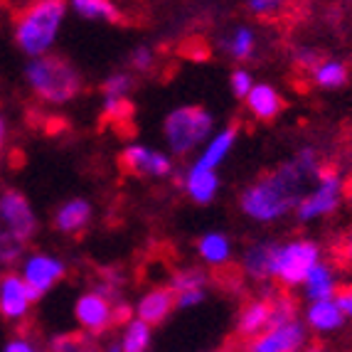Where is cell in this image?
<instances>
[{
    "label": "cell",
    "mask_w": 352,
    "mask_h": 352,
    "mask_svg": "<svg viewBox=\"0 0 352 352\" xmlns=\"http://www.w3.org/2000/svg\"><path fill=\"white\" fill-rule=\"evenodd\" d=\"M294 0H247V10L249 15L258 20H271L278 18Z\"/></svg>",
    "instance_id": "d6a6232c"
},
{
    "label": "cell",
    "mask_w": 352,
    "mask_h": 352,
    "mask_svg": "<svg viewBox=\"0 0 352 352\" xmlns=\"http://www.w3.org/2000/svg\"><path fill=\"white\" fill-rule=\"evenodd\" d=\"M8 135H10V129H8V118L0 113V151L6 148L8 143Z\"/></svg>",
    "instance_id": "b9f144b4"
},
{
    "label": "cell",
    "mask_w": 352,
    "mask_h": 352,
    "mask_svg": "<svg viewBox=\"0 0 352 352\" xmlns=\"http://www.w3.org/2000/svg\"><path fill=\"white\" fill-rule=\"evenodd\" d=\"M318 261H323V244L313 236H291L281 239L274 258V283L283 291H296L303 286Z\"/></svg>",
    "instance_id": "8992f818"
},
{
    "label": "cell",
    "mask_w": 352,
    "mask_h": 352,
    "mask_svg": "<svg viewBox=\"0 0 352 352\" xmlns=\"http://www.w3.org/2000/svg\"><path fill=\"white\" fill-rule=\"evenodd\" d=\"M236 141H239V129L236 126H222L212 133V138L205 143V146L197 151L195 160L190 165L200 168V170H217L229 160L232 151L236 148Z\"/></svg>",
    "instance_id": "2e32d148"
},
{
    "label": "cell",
    "mask_w": 352,
    "mask_h": 352,
    "mask_svg": "<svg viewBox=\"0 0 352 352\" xmlns=\"http://www.w3.org/2000/svg\"><path fill=\"white\" fill-rule=\"evenodd\" d=\"M303 352H333V350H328V347H323V345H313V347L308 345Z\"/></svg>",
    "instance_id": "7bdbcfd3"
},
{
    "label": "cell",
    "mask_w": 352,
    "mask_h": 352,
    "mask_svg": "<svg viewBox=\"0 0 352 352\" xmlns=\"http://www.w3.org/2000/svg\"><path fill=\"white\" fill-rule=\"evenodd\" d=\"M69 12L84 23H101V25H118L124 20L121 8L113 0H67Z\"/></svg>",
    "instance_id": "d4e9b609"
},
{
    "label": "cell",
    "mask_w": 352,
    "mask_h": 352,
    "mask_svg": "<svg viewBox=\"0 0 352 352\" xmlns=\"http://www.w3.org/2000/svg\"><path fill=\"white\" fill-rule=\"evenodd\" d=\"M3 236H6V232H3V227H0V241H3Z\"/></svg>",
    "instance_id": "7dc6e473"
},
{
    "label": "cell",
    "mask_w": 352,
    "mask_h": 352,
    "mask_svg": "<svg viewBox=\"0 0 352 352\" xmlns=\"http://www.w3.org/2000/svg\"><path fill=\"white\" fill-rule=\"evenodd\" d=\"M219 50L227 59L241 65V62H249L254 59L258 50V32L247 23H236L219 37Z\"/></svg>",
    "instance_id": "ffe728a7"
},
{
    "label": "cell",
    "mask_w": 352,
    "mask_h": 352,
    "mask_svg": "<svg viewBox=\"0 0 352 352\" xmlns=\"http://www.w3.org/2000/svg\"><path fill=\"white\" fill-rule=\"evenodd\" d=\"M3 352H47V347H42L32 335L20 333L8 338L6 345H3Z\"/></svg>",
    "instance_id": "d590c367"
},
{
    "label": "cell",
    "mask_w": 352,
    "mask_h": 352,
    "mask_svg": "<svg viewBox=\"0 0 352 352\" xmlns=\"http://www.w3.org/2000/svg\"><path fill=\"white\" fill-rule=\"evenodd\" d=\"M347 197H350V200H352V177H350V180H347Z\"/></svg>",
    "instance_id": "bcb514c9"
},
{
    "label": "cell",
    "mask_w": 352,
    "mask_h": 352,
    "mask_svg": "<svg viewBox=\"0 0 352 352\" xmlns=\"http://www.w3.org/2000/svg\"><path fill=\"white\" fill-rule=\"evenodd\" d=\"M323 168L320 151L311 143L300 146L298 151L271 168L269 173L258 175L239 192V212L254 224H276L294 214L296 205Z\"/></svg>",
    "instance_id": "6da1fadb"
},
{
    "label": "cell",
    "mask_w": 352,
    "mask_h": 352,
    "mask_svg": "<svg viewBox=\"0 0 352 352\" xmlns=\"http://www.w3.org/2000/svg\"><path fill=\"white\" fill-rule=\"evenodd\" d=\"M195 254L205 269H224L234 261V241L224 229H207L195 241Z\"/></svg>",
    "instance_id": "ac0fdd59"
},
{
    "label": "cell",
    "mask_w": 352,
    "mask_h": 352,
    "mask_svg": "<svg viewBox=\"0 0 352 352\" xmlns=\"http://www.w3.org/2000/svg\"><path fill=\"white\" fill-rule=\"evenodd\" d=\"M300 318L298 303L291 294H278L276 298H271V325H281L288 320Z\"/></svg>",
    "instance_id": "f546056e"
},
{
    "label": "cell",
    "mask_w": 352,
    "mask_h": 352,
    "mask_svg": "<svg viewBox=\"0 0 352 352\" xmlns=\"http://www.w3.org/2000/svg\"><path fill=\"white\" fill-rule=\"evenodd\" d=\"M300 318H303L308 333L316 335V338H330V335L340 333V330L347 325V320L342 318L335 298L311 300V303H305V311L300 313Z\"/></svg>",
    "instance_id": "e0dca14e"
},
{
    "label": "cell",
    "mask_w": 352,
    "mask_h": 352,
    "mask_svg": "<svg viewBox=\"0 0 352 352\" xmlns=\"http://www.w3.org/2000/svg\"><path fill=\"white\" fill-rule=\"evenodd\" d=\"M74 320L87 338H99V335L109 333L118 320V308L111 298L91 291H84L79 298L74 300Z\"/></svg>",
    "instance_id": "30bf717a"
},
{
    "label": "cell",
    "mask_w": 352,
    "mask_h": 352,
    "mask_svg": "<svg viewBox=\"0 0 352 352\" xmlns=\"http://www.w3.org/2000/svg\"><path fill=\"white\" fill-rule=\"evenodd\" d=\"M347 197V180L338 168L323 165L318 175L313 177V182L308 185V190L303 192V197L296 205L294 217L300 224H316L320 219L333 217L335 212L340 210L342 202Z\"/></svg>",
    "instance_id": "5b68a950"
},
{
    "label": "cell",
    "mask_w": 352,
    "mask_h": 352,
    "mask_svg": "<svg viewBox=\"0 0 352 352\" xmlns=\"http://www.w3.org/2000/svg\"><path fill=\"white\" fill-rule=\"evenodd\" d=\"M340 258L345 261L347 266H352V224L345 229V234H342V239H340Z\"/></svg>",
    "instance_id": "60d3db41"
},
{
    "label": "cell",
    "mask_w": 352,
    "mask_h": 352,
    "mask_svg": "<svg viewBox=\"0 0 352 352\" xmlns=\"http://www.w3.org/2000/svg\"><path fill=\"white\" fill-rule=\"evenodd\" d=\"M254 84H256V79H254L252 69H247V67L236 65L234 69L229 72V91H232V96L239 101H244L249 96V91L254 89Z\"/></svg>",
    "instance_id": "4dcf8cb0"
},
{
    "label": "cell",
    "mask_w": 352,
    "mask_h": 352,
    "mask_svg": "<svg viewBox=\"0 0 352 352\" xmlns=\"http://www.w3.org/2000/svg\"><path fill=\"white\" fill-rule=\"evenodd\" d=\"M129 113V101H116V99H101V116L109 121H121Z\"/></svg>",
    "instance_id": "f35d334b"
},
{
    "label": "cell",
    "mask_w": 352,
    "mask_h": 352,
    "mask_svg": "<svg viewBox=\"0 0 352 352\" xmlns=\"http://www.w3.org/2000/svg\"><path fill=\"white\" fill-rule=\"evenodd\" d=\"M271 325V298L261 296V298H252L241 305L239 316H236L234 333L241 340H252L256 335H261Z\"/></svg>",
    "instance_id": "7402d4cb"
},
{
    "label": "cell",
    "mask_w": 352,
    "mask_h": 352,
    "mask_svg": "<svg viewBox=\"0 0 352 352\" xmlns=\"http://www.w3.org/2000/svg\"><path fill=\"white\" fill-rule=\"evenodd\" d=\"M0 227L6 232V236L15 241H28L35 239L37 229H40V219L28 200V195L23 190H3L0 192Z\"/></svg>",
    "instance_id": "ba28073f"
},
{
    "label": "cell",
    "mask_w": 352,
    "mask_h": 352,
    "mask_svg": "<svg viewBox=\"0 0 352 352\" xmlns=\"http://www.w3.org/2000/svg\"><path fill=\"white\" fill-rule=\"evenodd\" d=\"M308 76L313 87H318L320 91H340L350 84V65L340 57H323Z\"/></svg>",
    "instance_id": "cb8c5ba5"
},
{
    "label": "cell",
    "mask_w": 352,
    "mask_h": 352,
    "mask_svg": "<svg viewBox=\"0 0 352 352\" xmlns=\"http://www.w3.org/2000/svg\"><path fill=\"white\" fill-rule=\"evenodd\" d=\"M173 294H185V291H210V274H207L205 266L190 264L180 266V269L173 271L170 281H168Z\"/></svg>",
    "instance_id": "4316f807"
},
{
    "label": "cell",
    "mask_w": 352,
    "mask_h": 352,
    "mask_svg": "<svg viewBox=\"0 0 352 352\" xmlns=\"http://www.w3.org/2000/svg\"><path fill=\"white\" fill-rule=\"evenodd\" d=\"M118 347L121 352H151L153 347V328L138 318L131 316L124 325H121V335H118Z\"/></svg>",
    "instance_id": "484cf974"
},
{
    "label": "cell",
    "mask_w": 352,
    "mask_h": 352,
    "mask_svg": "<svg viewBox=\"0 0 352 352\" xmlns=\"http://www.w3.org/2000/svg\"><path fill=\"white\" fill-rule=\"evenodd\" d=\"M91 219H94V205L87 197H69L57 205L52 214V227L59 234L76 236L91 224Z\"/></svg>",
    "instance_id": "d6986e66"
},
{
    "label": "cell",
    "mask_w": 352,
    "mask_h": 352,
    "mask_svg": "<svg viewBox=\"0 0 352 352\" xmlns=\"http://www.w3.org/2000/svg\"><path fill=\"white\" fill-rule=\"evenodd\" d=\"M69 15L67 0H30L12 20L15 47L28 59L50 54L57 45Z\"/></svg>",
    "instance_id": "7a4b0ae2"
},
{
    "label": "cell",
    "mask_w": 352,
    "mask_h": 352,
    "mask_svg": "<svg viewBox=\"0 0 352 352\" xmlns=\"http://www.w3.org/2000/svg\"><path fill=\"white\" fill-rule=\"evenodd\" d=\"M180 188L192 205L207 207L222 192V175L217 170H200L195 165H188L180 175Z\"/></svg>",
    "instance_id": "9a60e30c"
},
{
    "label": "cell",
    "mask_w": 352,
    "mask_h": 352,
    "mask_svg": "<svg viewBox=\"0 0 352 352\" xmlns=\"http://www.w3.org/2000/svg\"><path fill=\"white\" fill-rule=\"evenodd\" d=\"M158 65V52L151 45H135L129 52V69L131 74H151Z\"/></svg>",
    "instance_id": "f1b7e54d"
},
{
    "label": "cell",
    "mask_w": 352,
    "mask_h": 352,
    "mask_svg": "<svg viewBox=\"0 0 352 352\" xmlns=\"http://www.w3.org/2000/svg\"><path fill=\"white\" fill-rule=\"evenodd\" d=\"M135 89V74L124 69H116L106 76L101 84V99H116V101H129V96Z\"/></svg>",
    "instance_id": "83f0119b"
},
{
    "label": "cell",
    "mask_w": 352,
    "mask_h": 352,
    "mask_svg": "<svg viewBox=\"0 0 352 352\" xmlns=\"http://www.w3.org/2000/svg\"><path fill=\"white\" fill-rule=\"evenodd\" d=\"M89 345V338L76 333H59L47 340V352H84Z\"/></svg>",
    "instance_id": "836d02e7"
},
{
    "label": "cell",
    "mask_w": 352,
    "mask_h": 352,
    "mask_svg": "<svg viewBox=\"0 0 352 352\" xmlns=\"http://www.w3.org/2000/svg\"><path fill=\"white\" fill-rule=\"evenodd\" d=\"M104 352H121V347H118V342H116V345H109V347H106Z\"/></svg>",
    "instance_id": "f6af8a7d"
},
{
    "label": "cell",
    "mask_w": 352,
    "mask_h": 352,
    "mask_svg": "<svg viewBox=\"0 0 352 352\" xmlns=\"http://www.w3.org/2000/svg\"><path fill=\"white\" fill-rule=\"evenodd\" d=\"M18 274L37 303L40 298L52 294V288L67 276V261L52 252H40V249L25 252L18 264Z\"/></svg>",
    "instance_id": "52a82bcc"
},
{
    "label": "cell",
    "mask_w": 352,
    "mask_h": 352,
    "mask_svg": "<svg viewBox=\"0 0 352 352\" xmlns=\"http://www.w3.org/2000/svg\"><path fill=\"white\" fill-rule=\"evenodd\" d=\"M23 76L32 96L52 109L69 106L84 89V76L74 62L54 52L28 59Z\"/></svg>",
    "instance_id": "3957f363"
},
{
    "label": "cell",
    "mask_w": 352,
    "mask_h": 352,
    "mask_svg": "<svg viewBox=\"0 0 352 352\" xmlns=\"http://www.w3.org/2000/svg\"><path fill=\"white\" fill-rule=\"evenodd\" d=\"M163 141L165 151L170 153L173 158H188L192 153H197L212 133L217 131V116L200 104H182L175 106L165 113L163 124Z\"/></svg>",
    "instance_id": "277c9868"
},
{
    "label": "cell",
    "mask_w": 352,
    "mask_h": 352,
    "mask_svg": "<svg viewBox=\"0 0 352 352\" xmlns=\"http://www.w3.org/2000/svg\"><path fill=\"white\" fill-rule=\"evenodd\" d=\"M244 106H247L249 116L256 118V121H274L283 111V96L274 84L256 82L249 96L244 99Z\"/></svg>",
    "instance_id": "603a6c76"
},
{
    "label": "cell",
    "mask_w": 352,
    "mask_h": 352,
    "mask_svg": "<svg viewBox=\"0 0 352 352\" xmlns=\"http://www.w3.org/2000/svg\"><path fill=\"white\" fill-rule=\"evenodd\" d=\"M207 296H210V291H185V294H177L175 308L177 311H195V308H200L205 303Z\"/></svg>",
    "instance_id": "74e56055"
},
{
    "label": "cell",
    "mask_w": 352,
    "mask_h": 352,
    "mask_svg": "<svg viewBox=\"0 0 352 352\" xmlns=\"http://www.w3.org/2000/svg\"><path fill=\"white\" fill-rule=\"evenodd\" d=\"M323 57L325 54L318 47H313V45H296V47L291 50V62H294L296 69L303 72V74H311Z\"/></svg>",
    "instance_id": "1f68e13d"
},
{
    "label": "cell",
    "mask_w": 352,
    "mask_h": 352,
    "mask_svg": "<svg viewBox=\"0 0 352 352\" xmlns=\"http://www.w3.org/2000/svg\"><path fill=\"white\" fill-rule=\"evenodd\" d=\"M335 303L340 308L342 318L352 323V286H340V291L335 294Z\"/></svg>",
    "instance_id": "ab89813d"
},
{
    "label": "cell",
    "mask_w": 352,
    "mask_h": 352,
    "mask_svg": "<svg viewBox=\"0 0 352 352\" xmlns=\"http://www.w3.org/2000/svg\"><path fill=\"white\" fill-rule=\"evenodd\" d=\"M278 239L274 236H258L249 241L239 254V271L241 276L254 283H271L274 281V258H276Z\"/></svg>",
    "instance_id": "7c38bea8"
},
{
    "label": "cell",
    "mask_w": 352,
    "mask_h": 352,
    "mask_svg": "<svg viewBox=\"0 0 352 352\" xmlns=\"http://www.w3.org/2000/svg\"><path fill=\"white\" fill-rule=\"evenodd\" d=\"M23 256H25L23 241H15V239H10V236H3V241H0V264L3 266L20 264V258Z\"/></svg>",
    "instance_id": "8d00e7d4"
},
{
    "label": "cell",
    "mask_w": 352,
    "mask_h": 352,
    "mask_svg": "<svg viewBox=\"0 0 352 352\" xmlns=\"http://www.w3.org/2000/svg\"><path fill=\"white\" fill-rule=\"evenodd\" d=\"M340 271L338 266L330 264L328 258L323 261H318L316 269L308 274V278L303 281L300 291H303V298L305 303H311V300H325V298H335V294L340 291Z\"/></svg>",
    "instance_id": "44dd1931"
},
{
    "label": "cell",
    "mask_w": 352,
    "mask_h": 352,
    "mask_svg": "<svg viewBox=\"0 0 352 352\" xmlns=\"http://www.w3.org/2000/svg\"><path fill=\"white\" fill-rule=\"evenodd\" d=\"M94 291L116 303V298H121V291H124V276H121V274H104V276L96 281Z\"/></svg>",
    "instance_id": "e575fe53"
},
{
    "label": "cell",
    "mask_w": 352,
    "mask_h": 352,
    "mask_svg": "<svg viewBox=\"0 0 352 352\" xmlns=\"http://www.w3.org/2000/svg\"><path fill=\"white\" fill-rule=\"evenodd\" d=\"M311 340L303 318L288 320L281 325H269L261 335L247 342L244 352H303Z\"/></svg>",
    "instance_id": "8fae6325"
},
{
    "label": "cell",
    "mask_w": 352,
    "mask_h": 352,
    "mask_svg": "<svg viewBox=\"0 0 352 352\" xmlns=\"http://www.w3.org/2000/svg\"><path fill=\"white\" fill-rule=\"evenodd\" d=\"M118 160L124 170L135 177H146V180H165L175 173V158L170 153L141 141L126 143Z\"/></svg>",
    "instance_id": "9c48e42d"
},
{
    "label": "cell",
    "mask_w": 352,
    "mask_h": 352,
    "mask_svg": "<svg viewBox=\"0 0 352 352\" xmlns=\"http://www.w3.org/2000/svg\"><path fill=\"white\" fill-rule=\"evenodd\" d=\"M32 305L35 298L18 271H6L0 276V318L8 323H23L32 313Z\"/></svg>",
    "instance_id": "4fadbf2b"
},
{
    "label": "cell",
    "mask_w": 352,
    "mask_h": 352,
    "mask_svg": "<svg viewBox=\"0 0 352 352\" xmlns=\"http://www.w3.org/2000/svg\"><path fill=\"white\" fill-rule=\"evenodd\" d=\"M84 352H101V350H99V347H96V345H91V342H89V345L84 347Z\"/></svg>",
    "instance_id": "ee69618b"
},
{
    "label": "cell",
    "mask_w": 352,
    "mask_h": 352,
    "mask_svg": "<svg viewBox=\"0 0 352 352\" xmlns=\"http://www.w3.org/2000/svg\"><path fill=\"white\" fill-rule=\"evenodd\" d=\"M175 294L170 291V286H153L148 291H143L138 296V300L133 303V318L148 323L151 328L163 325L168 318L175 313Z\"/></svg>",
    "instance_id": "5bb4252c"
}]
</instances>
